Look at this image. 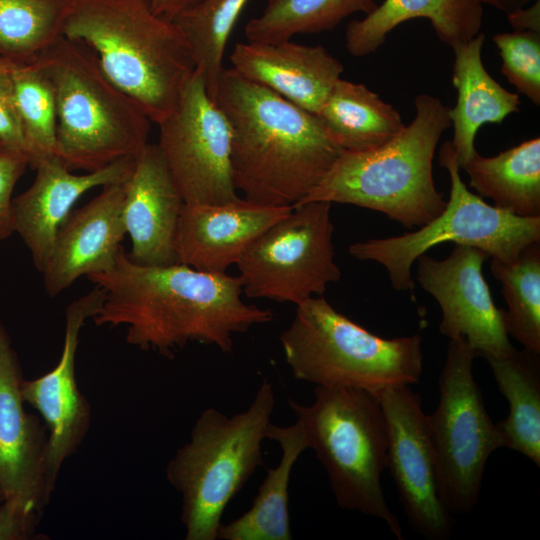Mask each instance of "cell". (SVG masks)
<instances>
[{
  "mask_svg": "<svg viewBox=\"0 0 540 540\" xmlns=\"http://www.w3.org/2000/svg\"><path fill=\"white\" fill-rule=\"evenodd\" d=\"M27 166L25 155L0 147V240L15 232L12 192Z\"/></svg>",
  "mask_w": 540,
  "mask_h": 540,
  "instance_id": "35",
  "label": "cell"
},
{
  "mask_svg": "<svg viewBox=\"0 0 540 540\" xmlns=\"http://www.w3.org/2000/svg\"><path fill=\"white\" fill-rule=\"evenodd\" d=\"M482 250L455 244L445 259L424 253L417 258L416 279L440 306L439 331L464 338L475 357L499 358L515 350L507 334L504 310L498 308L484 279Z\"/></svg>",
  "mask_w": 540,
  "mask_h": 540,
  "instance_id": "14",
  "label": "cell"
},
{
  "mask_svg": "<svg viewBox=\"0 0 540 540\" xmlns=\"http://www.w3.org/2000/svg\"><path fill=\"white\" fill-rule=\"evenodd\" d=\"M461 169L469 185L494 206L519 217L540 216V138L493 157L476 153Z\"/></svg>",
  "mask_w": 540,
  "mask_h": 540,
  "instance_id": "26",
  "label": "cell"
},
{
  "mask_svg": "<svg viewBox=\"0 0 540 540\" xmlns=\"http://www.w3.org/2000/svg\"><path fill=\"white\" fill-rule=\"evenodd\" d=\"M491 273L502 284L508 309V336L524 349L540 354V241L527 245L509 262L492 259Z\"/></svg>",
  "mask_w": 540,
  "mask_h": 540,
  "instance_id": "30",
  "label": "cell"
},
{
  "mask_svg": "<svg viewBox=\"0 0 540 540\" xmlns=\"http://www.w3.org/2000/svg\"><path fill=\"white\" fill-rule=\"evenodd\" d=\"M42 514L16 500L0 503V540L37 539L36 528Z\"/></svg>",
  "mask_w": 540,
  "mask_h": 540,
  "instance_id": "36",
  "label": "cell"
},
{
  "mask_svg": "<svg viewBox=\"0 0 540 540\" xmlns=\"http://www.w3.org/2000/svg\"><path fill=\"white\" fill-rule=\"evenodd\" d=\"M509 412L496 425L503 447L540 466V354L515 348L510 354L485 359Z\"/></svg>",
  "mask_w": 540,
  "mask_h": 540,
  "instance_id": "27",
  "label": "cell"
},
{
  "mask_svg": "<svg viewBox=\"0 0 540 540\" xmlns=\"http://www.w3.org/2000/svg\"><path fill=\"white\" fill-rule=\"evenodd\" d=\"M292 208L261 205L245 198L220 204L184 203L176 234L177 263L224 273Z\"/></svg>",
  "mask_w": 540,
  "mask_h": 540,
  "instance_id": "18",
  "label": "cell"
},
{
  "mask_svg": "<svg viewBox=\"0 0 540 540\" xmlns=\"http://www.w3.org/2000/svg\"><path fill=\"white\" fill-rule=\"evenodd\" d=\"M22 368L0 320V491L43 514L53 492L45 476L46 425L24 408Z\"/></svg>",
  "mask_w": 540,
  "mask_h": 540,
  "instance_id": "16",
  "label": "cell"
},
{
  "mask_svg": "<svg viewBox=\"0 0 540 540\" xmlns=\"http://www.w3.org/2000/svg\"><path fill=\"white\" fill-rule=\"evenodd\" d=\"M74 0H0V56L29 62L63 36Z\"/></svg>",
  "mask_w": 540,
  "mask_h": 540,
  "instance_id": "29",
  "label": "cell"
},
{
  "mask_svg": "<svg viewBox=\"0 0 540 540\" xmlns=\"http://www.w3.org/2000/svg\"><path fill=\"white\" fill-rule=\"evenodd\" d=\"M153 12L174 21L179 15L195 6L200 0H149Z\"/></svg>",
  "mask_w": 540,
  "mask_h": 540,
  "instance_id": "38",
  "label": "cell"
},
{
  "mask_svg": "<svg viewBox=\"0 0 540 540\" xmlns=\"http://www.w3.org/2000/svg\"><path fill=\"white\" fill-rule=\"evenodd\" d=\"M63 36L85 44L157 125L175 109L196 69L179 27L155 14L149 0H74Z\"/></svg>",
  "mask_w": 540,
  "mask_h": 540,
  "instance_id": "3",
  "label": "cell"
},
{
  "mask_svg": "<svg viewBox=\"0 0 540 540\" xmlns=\"http://www.w3.org/2000/svg\"><path fill=\"white\" fill-rule=\"evenodd\" d=\"M414 105L415 116L401 133L374 149L343 150L301 202L371 209L407 229L422 227L441 214L447 201L434 184L433 157L451 126L449 108L429 94H419Z\"/></svg>",
  "mask_w": 540,
  "mask_h": 540,
  "instance_id": "4",
  "label": "cell"
},
{
  "mask_svg": "<svg viewBox=\"0 0 540 540\" xmlns=\"http://www.w3.org/2000/svg\"><path fill=\"white\" fill-rule=\"evenodd\" d=\"M0 146L26 156L22 128L15 102L14 86L12 79V62L1 56Z\"/></svg>",
  "mask_w": 540,
  "mask_h": 540,
  "instance_id": "34",
  "label": "cell"
},
{
  "mask_svg": "<svg viewBox=\"0 0 540 540\" xmlns=\"http://www.w3.org/2000/svg\"><path fill=\"white\" fill-rule=\"evenodd\" d=\"M16 107L28 166L57 155V108L53 84L35 61L12 62Z\"/></svg>",
  "mask_w": 540,
  "mask_h": 540,
  "instance_id": "31",
  "label": "cell"
},
{
  "mask_svg": "<svg viewBox=\"0 0 540 540\" xmlns=\"http://www.w3.org/2000/svg\"><path fill=\"white\" fill-rule=\"evenodd\" d=\"M215 102L232 128L234 184L244 198L293 206L321 181L343 151L314 115L224 68Z\"/></svg>",
  "mask_w": 540,
  "mask_h": 540,
  "instance_id": "2",
  "label": "cell"
},
{
  "mask_svg": "<svg viewBox=\"0 0 540 540\" xmlns=\"http://www.w3.org/2000/svg\"><path fill=\"white\" fill-rule=\"evenodd\" d=\"M104 300V289L95 285L68 305L63 349L57 365L38 378L24 379L21 384L24 402L38 411L48 430L45 476L52 492L63 463L77 452L91 425V405L79 389L75 363L80 331Z\"/></svg>",
  "mask_w": 540,
  "mask_h": 540,
  "instance_id": "15",
  "label": "cell"
},
{
  "mask_svg": "<svg viewBox=\"0 0 540 540\" xmlns=\"http://www.w3.org/2000/svg\"><path fill=\"white\" fill-rule=\"evenodd\" d=\"M158 126L157 146L185 203L220 204L239 198L231 165L232 128L197 70L175 109Z\"/></svg>",
  "mask_w": 540,
  "mask_h": 540,
  "instance_id": "12",
  "label": "cell"
},
{
  "mask_svg": "<svg viewBox=\"0 0 540 540\" xmlns=\"http://www.w3.org/2000/svg\"><path fill=\"white\" fill-rule=\"evenodd\" d=\"M315 400L288 403L325 468L338 506L379 518L402 540L397 516L381 487L387 464V427L376 394L355 387L316 386Z\"/></svg>",
  "mask_w": 540,
  "mask_h": 540,
  "instance_id": "8",
  "label": "cell"
},
{
  "mask_svg": "<svg viewBox=\"0 0 540 540\" xmlns=\"http://www.w3.org/2000/svg\"><path fill=\"white\" fill-rule=\"evenodd\" d=\"M484 40L485 35L478 33L452 47V81L457 100L449 108V117L454 128L451 142L460 169L477 153L474 141L479 128L487 123H502L520 106L519 96L502 87L485 69L481 57Z\"/></svg>",
  "mask_w": 540,
  "mask_h": 540,
  "instance_id": "22",
  "label": "cell"
},
{
  "mask_svg": "<svg viewBox=\"0 0 540 540\" xmlns=\"http://www.w3.org/2000/svg\"><path fill=\"white\" fill-rule=\"evenodd\" d=\"M249 0H200L174 22L188 41L196 69L215 101L223 56L233 27Z\"/></svg>",
  "mask_w": 540,
  "mask_h": 540,
  "instance_id": "32",
  "label": "cell"
},
{
  "mask_svg": "<svg viewBox=\"0 0 540 540\" xmlns=\"http://www.w3.org/2000/svg\"><path fill=\"white\" fill-rule=\"evenodd\" d=\"M501 59V72L518 92L540 104V32L517 31L493 36Z\"/></svg>",
  "mask_w": 540,
  "mask_h": 540,
  "instance_id": "33",
  "label": "cell"
},
{
  "mask_svg": "<svg viewBox=\"0 0 540 540\" xmlns=\"http://www.w3.org/2000/svg\"><path fill=\"white\" fill-rule=\"evenodd\" d=\"M135 159L123 158L85 174H74L58 155L44 159L35 167L33 183L12 200V211L15 232L30 250L39 272L77 200L93 188L126 180Z\"/></svg>",
  "mask_w": 540,
  "mask_h": 540,
  "instance_id": "20",
  "label": "cell"
},
{
  "mask_svg": "<svg viewBox=\"0 0 540 540\" xmlns=\"http://www.w3.org/2000/svg\"><path fill=\"white\" fill-rule=\"evenodd\" d=\"M34 60L54 87L57 155L70 170L91 172L136 158L149 143L152 122L85 44L61 36Z\"/></svg>",
  "mask_w": 540,
  "mask_h": 540,
  "instance_id": "5",
  "label": "cell"
},
{
  "mask_svg": "<svg viewBox=\"0 0 540 540\" xmlns=\"http://www.w3.org/2000/svg\"><path fill=\"white\" fill-rule=\"evenodd\" d=\"M1 147V146H0Z\"/></svg>",
  "mask_w": 540,
  "mask_h": 540,
  "instance_id": "41",
  "label": "cell"
},
{
  "mask_svg": "<svg viewBox=\"0 0 540 540\" xmlns=\"http://www.w3.org/2000/svg\"><path fill=\"white\" fill-rule=\"evenodd\" d=\"M123 220L131 239L128 257L135 263H177L176 234L184 206L157 144L148 143L125 180Z\"/></svg>",
  "mask_w": 540,
  "mask_h": 540,
  "instance_id": "19",
  "label": "cell"
},
{
  "mask_svg": "<svg viewBox=\"0 0 540 540\" xmlns=\"http://www.w3.org/2000/svg\"><path fill=\"white\" fill-rule=\"evenodd\" d=\"M480 4L486 3L490 4L498 10L509 14L518 9H521L525 6H528L530 3L535 0H475Z\"/></svg>",
  "mask_w": 540,
  "mask_h": 540,
  "instance_id": "39",
  "label": "cell"
},
{
  "mask_svg": "<svg viewBox=\"0 0 540 540\" xmlns=\"http://www.w3.org/2000/svg\"><path fill=\"white\" fill-rule=\"evenodd\" d=\"M482 15V4L475 0H384L363 19L348 24L345 45L349 54L363 57L378 50L399 24L426 18L452 48L480 33Z\"/></svg>",
  "mask_w": 540,
  "mask_h": 540,
  "instance_id": "23",
  "label": "cell"
},
{
  "mask_svg": "<svg viewBox=\"0 0 540 540\" xmlns=\"http://www.w3.org/2000/svg\"><path fill=\"white\" fill-rule=\"evenodd\" d=\"M3 500H4V496H3V494H2L1 491H0V503H1Z\"/></svg>",
  "mask_w": 540,
  "mask_h": 540,
  "instance_id": "40",
  "label": "cell"
},
{
  "mask_svg": "<svg viewBox=\"0 0 540 540\" xmlns=\"http://www.w3.org/2000/svg\"><path fill=\"white\" fill-rule=\"evenodd\" d=\"M332 203L307 201L262 232L237 262L243 293L296 306L341 278L332 242Z\"/></svg>",
  "mask_w": 540,
  "mask_h": 540,
  "instance_id": "11",
  "label": "cell"
},
{
  "mask_svg": "<svg viewBox=\"0 0 540 540\" xmlns=\"http://www.w3.org/2000/svg\"><path fill=\"white\" fill-rule=\"evenodd\" d=\"M376 6L375 0H268L244 32L250 42H280L296 34L331 30L346 17L368 14Z\"/></svg>",
  "mask_w": 540,
  "mask_h": 540,
  "instance_id": "28",
  "label": "cell"
},
{
  "mask_svg": "<svg viewBox=\"0 0 540 540\" xmlns=\"http://www.w3.org/2000/svg\"><path fill=\"white\" fill-rule=\"evenodd\" d=\"M475 355L464 338L449 339L438 379L439 401L426 415L438 488L451 514L470 513L479 498L490 455L503 447L473 375Z\"/></svg>",
  "mask_w": 540,
  "mask_h": 540,
  "instance_id": "10",
  "label": "cell"
},
{
  "mask_svg": "<svg viewBox=\"0 0 540 540\" xmlns=\"http://www.w3.org/2000/svg\"><path fill=\"white\" fill-rule=\"evenodd\" d=\"M439 164L448 171L451 182L450 197L441 214L415 231L349 246L354 258L384 266L392 288L409 291L413 300L412 265L420 255L441 243L475 247L492 259L509 262L527 245L540 241V216L513 215L487 204L467 188L451 141L442 144Z\"/></svg>",
  "mask_w": 540,
  "mask_h": 540,
  "instance_id": "9",
  "label": "cell"
},
{
  "mask_svg": "<svg viewBox=\"0 0 540 540\" xmlns=\"http://www.w3.org/2000/svg\"><path fill=\"white\" fill-rule=\"evenodd\" d=\"M230 60L241 76L314 115L344 70L323 46L291 40L237 43Z\"/></svg>",
  "mask_w": 540,
  "mask_h": 540,
  "instance_id": "21",
  "label": "cell"
},
{
  "mask_svg": "<svg viewBox=\"0 0 540 540\" xmlns=\"http://www.w3.org/2000/svg\"><path fill=\"white\" fill-rule=\"evenodd\" d=\"M87 278L105 291L97 326H125L128 344L168 358L191 342L231 353L236 334L273 319L271 310L244 302L238 276L137 264L123 247L109 271Z\"/></svg>",
  "mask_w": 540,
  "mask_h": 540,
  "instance_id": "1",
  "label": "cell"
},
{
  "mask_svg": "<svg viewBox=\"0 0 540 540\" xmlns=\"http://www.w3.org/2000/svg\"><path fill=\"white\" fill-rule=\"evenodd\" d=\"M387 427V464L412 529L428 540H447L452 514L438 488L435 456L420 396L410 385L376 393Z\"/></svg>",
  "mask_w": 540,
  "mask_h": 540,
  "instance_id": "13",
  "label": "cell"
},
{
  "mask_svg": "<svg viewBox=\"0 0 540 540\" xmlns=\"http://www.w3.org/2000/svg\"><path fill=\"white\" fill-rule=\"evenodd\" d=\"M273 386L263 380L249 407L232 416L204 409L189 440L166 466V478L181 495L186 540H216L225 508L258 467L274 409Z\"/></svg>",
  "mask_w": 540,
  "mask_h": 540,
  "instance_id": "6",
  "label": "cell"
},
{
  "mask_svg": "<svg viewBox=\"0 0 540 540\" xmlns=\"http://www.w3.org/2000/svg\"><path fill=\"white\" fill-rule=\"evenodd\" d=\"M320 122L344 151H366L396 137L405 128L399 112L364 84L338 79L319 113Z\"/></svg>",
  "mask_w": 540,
  "mask_h": 540,
  "instance_id": "25",
  "label": "cell"
},
{
  "mask_svg": "<svg viewBox=\"0 0 540 540\" xmlns=\"http://www.w3.org/2000/svg\"><path fill=\"white\" fill-rule=\"evenodd\" d=\"M295 379L316 386L355 387L376 394L414 384L423 370L422 336H378L338 312L323 296L296 306L280 335Z\"/></svg>",
  "mask_w": 540,
  "mask_h": 540,
  "instance_id": "7",
  "label": "cell"
},
{
  "mask_svg": "<svg viewBox=\"0 0 540 540\" xmlns=\"http://www.w3.org/2000/svg\"><path fill=\"white\" fill-rule=\"evenodd\" d=\"M125 180L107 184L83 207L71 212L58 230L41 273L46 293L55 297L78 278L109 271L126 235Z\"/></svg>",
  "mask_w": 540,
  "mask_h": 540,
  "instance_id": "17",
  "label": "cell"
},
{
  "mask_svg": "<svg viewBox=\"0 0 540 540\" xmlns=\"http://www.w3.org/2000/svg\"><path fill=\"white\" fill-rule=\"evenodd\" d=\"M507 18L514 30L540 32L539 0H535L529 6L507 14Z\"/></svg>",
  "mask_w": 540,
  "mask_h": 540,
  "instance_id": "37",
  "label": "cell"
},
{
  "mask_svg": "<svg viewBox=\"0 0 540 540\" xmlns=\"http://www.w3.org/2000/svg\"><path fill=\"white\" fill-rule=\"evenodd\" d=\"M266 438L276 441L282 450L279 464L268 469L251 507L235 520L221 524V540H290L289 482L291 471L301 453L308 449L299 421L289 426L272 423Z\"/></svg>",
  "mask_w": 540,
  "mask_h": 540,
  "instance_id": "24",
  "label": "cell"
}]
</instances>
